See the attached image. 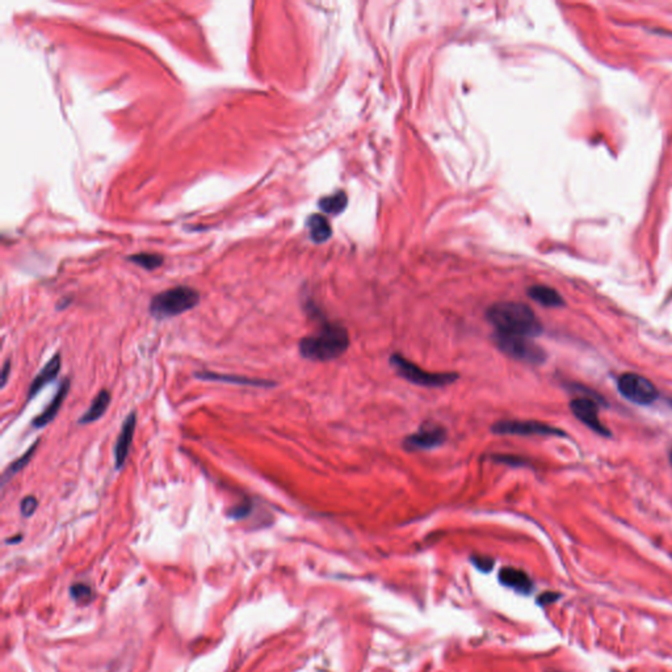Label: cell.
Listing matches in <instances>:
<instances>
[{
    "instance_id": "cell-1",
    "label": "cell",
    "mask_w": 672,
    "mask_h": 672,
    "mask_svg": "<svg viewBox=\"0 0 672 672\" xmlns=\"http://www.w3.org/2000/svg\"><path fill=\"white\" fill-rule=\"evenodd\" d=\"M486 315L499 334L532 339L542 333V324L533 310L522 302H497L487 309Z\"/></svg>"
},
{
    "instance_id": "cell-2",
    "label": "cell",
    "mask_w": 672,
    "mask_h": 672,
    "mask_svg": "<svg viewBox=\"0 0 672 672\" xmlns=\"http://www.w3.org/2000/svg\"><path fill=\"white\" fill-rule=\"evenodd\" d=\"M349 347L348 331L337 324L322 322L318 331L299 342V353L312 361H331L340 357Z\"/></svg>"
},
{
    "instance_id": "cell-3",
    "label": "cell",
    "mask_w": 672,
    "mask_h": 672,
    "mask_svg": "<svg viewBox=\"0 0 672 672\" xmlns=\"http://www.w3.org/2000/svg\"><path fill=\"white\" fill-rule=\"evenodd\" d=\"M200 302V293L193 288L180 285L155 294L150 302L149 312L157 321L170 319L192 310Z\"/></svg>"
},
{
    "instance_id": "cell-4",
    "label": "cell",
    "mask_w": 672,
    "mask_h": 672,
    "mask_svg": "<svg viewBox=\"0 0 672 672\" xmlns=\"http://www.w3.org/2000/svg\"><path fill=\"white\" fill-rule=\"evenodd\" d=\"M390 365L396 369L398 375L414 385L424 386V387H443V386L452 385L459 380V374L454 372L434 373V372L424 371L421 366L409 360L407 357L402 356L400 353H393L390 356Z\"/></svg>"
},
{
    "instance_id": "cell-5",
    "label": "cell",
    "mask_w": 672,
    "mask_h": 672,
    "mask_svg": "<svg viewBox=\"0 0 672 672\" xmlns=\"http://www.w3.org/2000/svg\"><path fill=\"white\" fill-rule=\"evenodd\" d=\"M494 343L497 344L503 353L518 361H523L527 364L538 365L547 360V352L542 347L532 342L531 337L524 336L506 335L495 333Z\"/></svg>"
},
{
    "instance_id": "cell-6",
    "label": "cell",
    "mask_w": 672,
    "mask_h": 672,
    "mask_svg": "<svg viewBox=\"0 0 672 672\" xmlns=\"http://www.w3.org/2000/svg\"><path fill=\"white\" fill-rule=\"evenodd\" d=\"M617 389L624 398L641 406L651 405L660 397L657 386L646 377L637 373L620 375L617 381Z\"/></svg>"
},
{
    "instance_id": "cell-7",
    "label": "cell",
    "mask_w": 672,
    "mask_h": 672,
    "mask_svg": "<svg viewBox=\"0 0 672 672\" xmlns=\"http://www.w3.org/2000/svg\"><path fill=\"white\" fill-rule=\"evenodd\" d=\"M491 431L495 435L513 436H565L558 428L536 421H519V419H502L493 424Z\"/></svg>"
},
{
    "instance_id": "cell-8",
    "label": "cell",
    "mask_w": 672,
    "mask_h": 672,
    "mask_svg": "<svg viewBox=\"0 0 672 672\" xmlns=\"http://www.w3.org/2000/svg\"><path fill=\"white\" fill-rule=\"evenodd\" d=\"M447 440V430L436 423H424L415 434L403 440V448L409 452H419L437 448Z\"/></svg>"
},
{
    "instance_id": "cell-9",
    "label": "cell",
    "mask_w": 672,
    "mask_h": 672,
    "mask_svg": "<svg viewBox=\"0 0 672 672\" xmlns=\"http://www.w3.org/2000/svg\"><path fill=\"white\" fill-rule=\"evenodd\" d=\"M575 418L599 435L610 436V431L599 418L598 405L591 398H575L570 403Z\"/></svg>"
},
{
    "instance_id": "cell-10",
    "label": "cell",
    "mask_w": 672,
    "mask_h": 672,
    "mask_svg": "<svg viewBox=\"0 0 672 672\" xmlns=\"http://www.w3.org/2000/svg\"><path fill=\"white\" fill-rule=\"evenodd\" d=\"M137 427V412L132 411L123 423L120 435L117 437V441L114 444V468L117 470H121L124 468L126 460L129 457L130 447L133 444L134 432Z\"/></svg>"
},
{
    "instance_id": "cell-11",
    "label": "cell",
    "mask_w": 672,
    "mask_h": 672,
    "mask_svg": "<svg viewBox=\"0 0 672 672\" xmlns=\"http://www.w3.org/2000/svg\"><path fill=\"white\" fill-rule=\"evenodd\" d=\"M195 378L201 381H212V382H224L233 385L251 386V387H274L276 382L264 378H251L237 374L217 373V372H196L193 374Z\"/></svg>"
},
{
    "instance_id": "cell-12",
    "label": "cell",
    "mask_w": 672,
    "mask_h": 672,
    "mask_svg": "<svg viewBox=\"0 0 672 672\" xmlns=\"http://www.w3.org/2000/svg\"><path fill=\"white\" fill-rule=\"evenodd\" d=\"M69 390H70V380L69 378H64L62 382H61V385H60V389L57 390L54 398L50 400L48 407L32 421V427L33 428H44V427H46L48 424L51 423L55 419L57 414L60 412L61 407H62L64 399H66L67 394H69Z\"/></svg>"
},
{
    "instance_id": "cell-13",
    "label": "cell",
    "mask_w": 672,
    "mask_h": 672,
    "mask_svg": "<svg viewBox=\"0 0 672 672\" xmlns=\"http://www.w3.org/2000/svg\"><path fill=\"white\" fill-rule=\"evenodd\" d=\"M60 371H61V355L57 353L46 362V365L39 371V373L30 382L28 389V400L35 398L45 386L51 384L57 378Z\"/></svg>"
},
{
    "instance_id": "cell-14",
    "label": "cell",
    "mask_w": 672,
    "mask_h": 672,
    "mask_svg": "<svg viewBox=\"0 0 672 672\" xmlns=\"http://www.w3.org/2000/svg\"><path fill=\"white\" fill-rule=\"evenodd\" d=\"M111 405V393L108 389H101L99 394L92 399L88 410L79 418L78 424L80 425H87V424L95 423L104 416V414L108 410Z\"/></svg>"
},
{
    "instance_id": "cell-15",
    "label": "cell",
    "mask_w": 672,
    "mask_h": 672,
    "mask_svg": "<svg viewBox=\"0 0 672 672\" xmlns=\"http://www.w3.org/2000/svg\"><path fill=\"white\" fill-rule=\"evenodd\" d=\"M500 582L510 588H513L519 592L529 594L532 591L533 583L531 578L524 573L523 570L515 569V567H504L500 570L499 574Z\"/></svg>"
},
{
    "instance_id": "cell-16",
    "label": "cell",
    "mask_w": 672,
    "mask_h": 672,
    "mask_svg": "<svg viewBox=\"0 0 672 672\" xmlns=\"http://www.w3.org/2000/svg\"><path fill=\"white\" fill-rule=\"evenodd\" d=\"M528 296L545 308H560L565 301L560 293L547 285H533L528 289Z\"/></svg>"
},
{
    "instance_id": "cell-17",
    "label": "cell",
    "mask_w": 672,
    "mask_h": 672,
    "mask_svg": "<svg viewBox=\"0 0 672 672\" xmlns=\"http://www.w3.org/2000/svg\"><path fill=\"white\" fill-rule=\"evenodd\" d=\"M310 237L314 242L322 243L331 237V226L321 214H312L308 221Z\"/></svg>"
},
{
    "instance_id": "cell-18",
    "label": "cell",
    "mask_w": 672,
    "mask_h": 672,
    "mask_svg": "<svg viewBox=\"0 0 672 672\" xmlns=\"http://www.w3.org/2000/svg\"><path fill=\"white\" fill-rule=\"evenodd\" d=\"M37 445L38 440L35 444L30 445V448L28 449L23 456H20L17 460L13 461L12 463L7 468V470L3 473V477H1V487H4L10 479H12L13 475L20 473L25 466L30 462V460L35 456V453H36V450H37Z\"/></svg>"
},
{
    "instance_id": "cell-19",
    "label": "cell",
    "mask_w": 672,
    "mask_h": 672,
    "mask_svg": "<svg viewBox=\"0 0 672 672\" xmlns=\"http://www.w3.org/2000/svg\"><path fill=\"white\" fill-rule=\"evenodd\" d=\"M347 204H348L347 195L344 192H336L335 195L321 200L319 208L326 213L339 214L346 209Z\"/></svg>"
},
{
    "instance_id": "cell-20",
    "label": "cell",
    "mask_w": 672,
    "mask_h": 672,
    "mask_svg": "<svg viewBox=\"0 0 672 672\" xmlns=\"http://www.w3.org/2000/svg\"><path fill=\"white\" fill-rule=\"evenodd\" d=\"M129 260L137 264L139 267H142V268H145V269H148V271H152V269H157L158 267L162 265L163 256L158 255V254L143 252V254H137V255L129 256Z\"/></svg>"
},
{
    "instance_id": "cell-21",
    "label": "cell",
    "mask_w": 672,
    "mask_h": 672,
    "mask_svg": "<svg viewBox=\"0 0 672 672\" xmlns=\"http://www.w3.org/2000/svg\"><path fill=\"white\" fill-rule=\"evenodd\" d=\"M252 511V503L249 499H246L240 503H238L237 506L231 507L230 511H229V516L234 520H242V519H246L251 513Z\"/></svg>"
},
{
    "instance_id": "cell-22",
    "label": "cell",
    "mask_w": 672,
    "mask_h": 672,
    "mask_svg": "<svg viewBox=\"0 0 672 672\" xmlns=\"http://www.w3.org/2000/svg\"><path fill=\"white\" fill-rule=\"evenodd\" d=\"M38 500L33 495H26L20 502V512L24 518H30L37 510Z\"/></svg>"
},
{
    "instance_id": "cell-23",
    "label": "cell",
    "mask_w": 672,
    "mask_h": 672,
    "mask_svg": "<svg viewBox=\"0 0 672 672\" xmlns=\"http://www.w3.org/2000/svg\"><path fill=\"white\" fill-rule=\"evenodd\" d=\"M71 596L76 601L85 603V601H88L89 599L92 598V591H91V588L87 585L78 583V585H74L71 587Z\"/></svg>"
},
{
    "instance_id": "cell-24",
    "label": "cell",
    "mask_w": 672,
    "mask_h": 672,
    "mask_svg": "<svg viewBox=\"0 0 672 672\" xmlns=\"http://www.w3.org/2000/svg\"><path fill=\"white\" fill-rule=\"evenodd\" d=\"M493 460L506 463V465H523V463H525V461L522 460L520 457H516V456L498 454V456H493Z\"/></svg>"
},
{
    "instance_id": "cell-25",
    "label": "cell",
    "mask_w": 672,
    "mask_h": 672,
    "mask_svg": "<svg viewBox=\"0 0 672 672\" xmlns=\"http://www.w3.org/2000/svg\"><path fill=\"white\" fill-rule=\"evenodd\" d=\"M473 560L474 563H475V566H477L478 569L485 570V572H487V570H491V569H493V565H494V560H491V558H488V557H474Z\"/></svg>"
},
{
    "instance_id": "cell-26",
    "label": "cell",
    "mask_w": 672,
    "mask_h": 672,
    "mask_svg": "<svg viewBox=\"0 0 672 672\" xmlns=\"http://www.w3.org/2000/svg\"><path fill=\"white\" fill-rule=\"evenodd\" d=\"M11 368H12L11 360L7 359V360L4 361L3 368H1V389L7 385V382H8V377H10V373H11Z\"/></svg>"
},
{
    "instance_id": "cell-27",
    "label": "cell",
    "mask_w": 672,
    "mask_h": 672,
    "mask_svg": "<svg viewBox=\"0 0 672 672\" xmlns=\"http://www.w3.org/2000/svg\"><path fill=\"white\" fill-rule=\"evenodd\" d=\"M558 596H560L558 594H551V592H548V594H545V595L540 596V601H541V603H551V601H556Z\"/></svg>"
},
{
    "instance_id": "cell-28",
    "label": "cell",
    "mask_w": 672,
    "mask_h": 672,
    "mask_svg": "<svg viewBox=\"0 0 672 672\" xmlns=\"http://www.w3.org/2000/svg\"><path fill=\"white\" fill-rule=\"evenodd\" d=\"M670 463H671V466H672V449H671V452H670Z\"/></svg>"
}]
</instances>
